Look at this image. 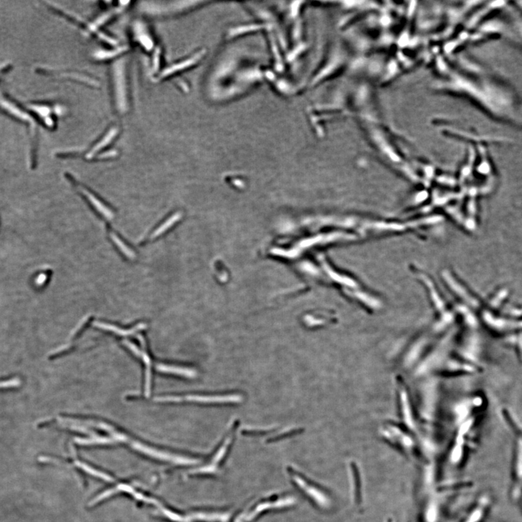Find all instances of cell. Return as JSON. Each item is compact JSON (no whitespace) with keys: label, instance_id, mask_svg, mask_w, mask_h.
<instances>
[{"label":"cell","instance_id":"52a82bcc","mask_svg":"<svg viewBox=\"0 0 522 522\" xmlns=\"http://www.w3.org/2000/svg\"><path fill=\"white\" fill-rule=\"evenodd\" d=\"M135 40L147 51L152 50L154 43L147 27L141 22H135L134 28Z\"/></svg>","mask_w":522,"mask_h":522},{"label":"cell","instance_id":"7a4b0ae2","mask_svg":"<svg viewBox=\"0 0 522 522\" xmlns=\"http://www.w3.org/2000/svg\"><path fill=\"white\" fill-rule=\"evenodd\" d=\"M113 73L114 94L115 105L120 113H125L128 110L127 99V83L125 74V65L123 60L115 62L112 69Z\"/></svg>","mask_w":522,"mask_h":522},{"label":"cell","instance_id":"e0dca14e","mask_svg":"<svg viewBox=\"0 0 522 522\" xmlns=\"http://www.w3.org/2000/svg\"><path fill=\"white\" fill-rule=\"evenodd\" d=\"M46 279H47V276H46V274H41L38 276L37 279H36V281L38 282V283L42 284V282H44L46 280Z\"/></svg>","mask_w":522,"mask_h":522},{"label":"cell","instance_id":"9a60e30c","mask_svg":"<svg viewBox=\"0 0 522 522\" xmlns=\"http://www.w3.org/2000/svg\"><path fill=\"white\" fill-rule=\"evenodd\" d=\"M515 28L517 33H518L519 36H520L522 40V20H516Z\"/></svg>","mask_w":522,"mask_h":522},{"label":"cell","instance_id":"8992f818","mask_svg":"<svg viewBox=\"0 0 522 522\" xmlns=\"http://www.w3.org/2000/svg\"><path fill=\"white\" fill-rule=\"evenodd\" d=\"M507 4L508 1H493L486 2L485 5H483V7L472 16V18L470 19V23H469L470 27L475 26L477 24L481 22L482 20L485 17L489 15L491 12L507 7Z\"/></svg>","mask_w":522,"mask_h":522},{"label":"cell","instance_id":"8fae6325","mask_svg":"<svg viewBox=\"0 0 522 522\" xmlns=\"http://www.w3.org/2000/svg\"><path fill=\"white\" fill-rule=\"evenodd\" d=\"M110 236L115 246L118 247V250L124 255V256H126L127 258L130 260L135 259L136 253H135L134 251H133L132 249L130 248L128 245H126V243L117 234H114L113 232H110Z\"/></svg>","mask_w":522,"mask_h":522},{"label":"cell","instance_id":"7c38bea8","mask_svg":"<svg viewBox=\"0 0 522 522\" xmlns=\"http://www.w3.org/2000/svg\"><path fill=\"white\" fill-rule=\"evenodd\" d=\"M157 370L160 372L177 374V375L184 376V377H193L194 371L191 369H185V368L177 367V366H172L164 365V364H159L157 366Z\"/></svg>","mask_w":522,"mask_h":522},{"label":"cell","instance_id":"4fadbf2b","mask_svg":"<svg viewBox=\"0 0 522 522\" xmlns=\"http://www.w3.org/2000/svg\"><path fill=\"white\" fill-rule=\"evenodd\" d=\"M127 50V47L125 46H120V47L116 48V49H112V50L108 51H101V52H96L94 54V57L95 59H97L98 60H106L108 59L112 58V57H117L119 55L123 52H126Z\"/></svg>","mask_w":522,"mask_h":522},{"label":"cell","instance_id":"2e32d148","mask_svg":"<svg viewBox=\"0 0 522 522\" xmlns=\"http://www.w3.org/2000/svg\"><path fill=\"white\" fill-rule=\"evenodd\" d=\"M117 155H118V153H117L116 151H110V152H104V153L101 155L99 158L104 159L107 158V157H115Z\"/></svg>","mask_w":522,"mask_h":522},{"label":"cell","instance_id":"277c9868","mask_svg":"<svg viewBox=\"0 0 522 522\" xmlns=\"http://www.w3.org/2000/svg\"><path fill=\"white\" fill-rule=\"evenodd\" d=\"M158 402H181V401H191L203 403H237L240 401L239 396H189L185 397H163L157 398Z\"/></svg>","mask_w":522,"mask_h":522},{"label":"cell","instance_id":"ba28073f","mask_svg":"<svg viewBox=\"0 0 522 522\" xmlns=\"http://www.w3.org/2000/svg\"><path fill=\"white\" fill-rule=\"evenodd\" d=\"M78 188L80 192L89 200L90 203L97 210L98 213H100L101 216H103L106 219L111 220L113 218L114 214L112 210L108 207L106 206L103 204V202L101 201L99 199H98L94 194L90 192L89 190L85 189V188L81 187V186H79Z\"/></svg>","mask_w":522,"mask_h":522},{"label":"cell","instance_id":"3957f363","mask_svg":"<svg viewBox=\"0 0 522 522\" xmlns=\"http://www.w3.org/2000/svg\"><path fill=\"white\" fill-rule=\"evenodd\" d=\"M231 443V438H228L227 439L225 440L224 443L217 449L216 453L212 456L208 465L198 469V471H195L194 472V475H197L200 474L201 475H208H208L209 476L216 475L219 472V469L222 467L226 461Z\"/></svg>","mask_w":522,"mask_h":522},{"label":"cell","instance_id":"6da1fadb","mask_svg":"<svg viewBox=\"0 0 522 522\" xmlns=\"http://www.w3.org/2000/svg\"><path fill=\"white\" fill-rule=\"evenodd\" d=\"M456 86L464 94L473 98L489 113L501 120L519 119L520 110L512 90L498 81L475 80L462 77Z\"/></svg>","mask_w":522,"mask_h":522},{"label":"cell","instance_id":"9c48e42d","mask_svg":"<svg viewBox=\"0 0 522 522\" xmlns=\"http://www.w3.org/2000/svg\"><path fill=\"white\" fill-rule=\"evenodd\" d=\"M118 132H119V130H118V127H112V128H110V129L106 133V134L104 135L103 137L101 139V140L99 141V142H98L97 144H96L91 149V150L86 154V159L90 160V159L93 158V157H94V155H95L99 151H100L101 149L107 147V146L109 144H110V143L113 141V139L116 137L117 135L118 134Z\"/></svg>","mask_w":522,"mask_h":522},{"label":"cell","instance_id":"30bf717a","mask_svg":"<svg viewBox=\"0 0 522 522\" xmlns=\"http://www.w3.org/2000/svg\"><path fill=\"white\" fill-rule=\"evenodd\" d=\"M182 214L181 212H177V213H174L172 215L171 217L165 220V221L161 225H160L157 229H155L153 231L150 236V239H153L157 238V237H160L162 234H164L165 231H168V229H171L172 226L176 224L177 221H179L181 219Z\"/></svg>","mask_w":522,"mask_h":522},{"label":"cell","instance_id":"ac0fdd59","mask_svg":"<svg viewBox=\"0 0 522 522\" xmlns=\"http://www.w3.org/2000/svg\"><path fill=\"white\" fill-rule=\"evenodd\" d=\"M516 3H517V7L520 8V9L522 11V1H518Z\"/></svg>","mask_w":522,"mask_h":522},{"label":"cell","instance_id":"5b68a950","mask_svg":"<svg viewBox=\"0 0 522 522\" xmlns=\"http://www.w3.org/2000/svg\"><path fill=\"white\" fill-rule=\"evenodd\" d=\"M507 30V25L502 20L491 19L481 23L478 31L472 35V37L474 41H482L485 38L499 37Z\"/></svg>","mask_w":522,"mask_h":522},{"label":"cell","instance_id":"5bb4252c","mask_svg":"<svg viewBox=\"0 0 522 522\" xmlns=\"http://www.w3.org/2000/svg\"><path fill=\"white\" fill-rule=\"evenodd\" d=\"M517 472L520 478H522V448L520 450L518 461H517Z\"/></svg>","mask_w":522,"mask_h":522}]
</instances>
